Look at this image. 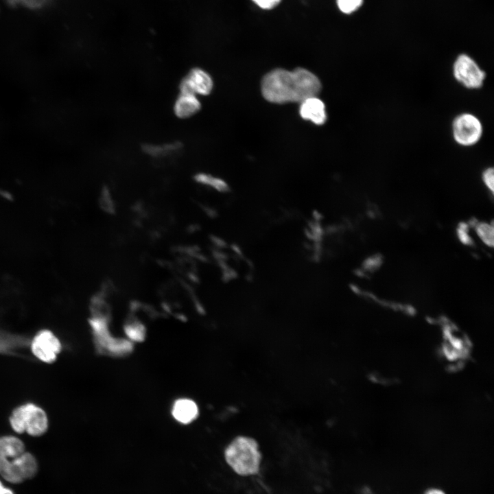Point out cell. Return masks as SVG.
Returning <instances> with one entry per match:
<instances>
[{
  "instance_id": "obj_16",
  "label": "cell",
  "mask_w": 494,
  "mask_h": 494,
  "mask_svg": "<svg viewBox=\"0 0 494 494\" xmlns=\"http://www.w3.org/2000/svg\"><path fill=\"white\" fill-rule=\"evenodd\" d=\"M479 237L487 244H492L493 241V229L490 225L481 224L477 226Z\"/></svg>"
},
{
  "instance_id": "obj_2",
  "label": "cell",
  "mask_w": 494,
  "mask_h": 494,
  "mask_svg": "<svg viewBox=\"0 0 494 494\" xmlns=\"http://www.w3.org/2000/svg\"><path fill=\"white\" fill-rule=\"evenodd\" d=\"M226 463L241 476H251L259 473L261 454L257 441L250 437L240 436L234 438L224 451Z\"/></svg>"
},
{
  "instance_id": "obj_4",
  "label": "cell",
  "mask_w": 494,
  "mask_h": 494,
  "mask_svg": "<svg viewBox=\"0 0 494 494\" xmlns=\"http://www.w3.org/2000/svg\"><path fill=\"white\" fill-rule=\"evenodd\" d=\"M451 129L454 141L464 147L476 144L483 134L482 122L475 115L469 113L457 115L452 121Z\"/></svg>"
},
{
  "instance_id": "obj_10",
  "label": "cell",
  "mask_w": 494,
  "mask_h": 494,
  "mask_svg": "<svg viewBox=\"0 0 494 494\" xmlns=\"http://www.w3.org/2000/svg\"><path fill=\"white\" fill-rule=\"evenodd\" d=\"M201 107V102L198 95L180 92L174 102L173 110L177 117L187 119L197 114Z\"/></svg>"
},
{
  "instance_id": "obj_14",
  "label": "cell",
  "mask_w": 494,
  "mask_h": 494,
  "mask_svg": "<svg viewBox=\"0 0 494 494\" xmlns=\"http://www.w3.org/2000/svg\"><path fill=\"white\" fill-rule=\"evenodd\" d=\"M195 179L200 183L211 186L218 190H223L226 187V183L223 180L207 174H198L195 176Z\"/></svg>"
},
{
  "instance_id": "obj_20",
  "label": "cell",
  "mask_w": 494,
  "mask_h": 494,
  "mask_svg": "<svg viewBox=\"0 0 494 494\" xmlns=\"http://www.w3.org/2000/svg\"><path fill=\"white\" fill-rule=\"evenodd\" d=\"M0 494H14V492L9 488L4 487L0 492Z\"/></svg>"
},
{
  "instance_id": "obj_18",
  "label": "cell",
  "mask_w": 494,
  "mask_h": 494,
  "mask_svg": "<svg viewBox=\"0 0 494 494\" xmlns=\"http://www.w3.org/2000/svg\"><path fill=\"white\" fill-rule=\"evenodd\" d=\"M493 168L489 167L485 169L482 174L483 181L485 185L491 191H493L494 186V174Z\"/></svg>"
},
{
  "instance_id": "obj_1",
  "label": "cell",
  "mask_w": 494,
  "mask_h": 494,
  "mask_svg": "<svg viewBox=\"0 0 494 494\" xmlns=\"http://www.w3.org/2000/svg\"><path fill=\"white\" fill-rule=\"evenodd\" d=\"M321 89L319 78L301 67L292 71L274 69L266 73L261 82L263 97L274 104L301 103L309 97L318 96Z\"/></svg>"
},
{
  "instance_id": "obj_12",
  "label": "cell",
  "mask_w": 494,
  "mask_h": 494,
  "mask_svg": "<svg viewBox=\"0 0 494 494\" xmlns=\"http://www.w3.org/2000/svg\"><path fill=\"white\" fill-rule=\"evenodd\" d=\"M183 148L180 141H172L164 143H144L141 148L147 155L154 158H163L178 153Z\"/></svg>"
},
{
  "instance_id": "obj_21",
  "label": "cell",
  "mask_w": 494,
  "mask_h": 494,
  "mask_svg": "<svg viewBox=\"0 0 494 494\" xmlns=\"http://www.w3.org/2000/svg\"><path fill=\"white\" fill-rule=\"evenodd\" d=\"M3 488H4L3 485L1 483V482L0 481V492L3 490Z\"/></svg>"
},
{
  "instance_id": "obj_6",
  "label": "cell",
  "mask_w": 494,
  "mask_h": 494,
  "mask_svg": "<svg viewBox=\"0 0 494 494\" xmlns=\"http://www.w3.org/2000/svg\"><path fill=\"white\" fill-rule=\"evenodd\" d=\"M38 471L35 457L25 451L16 458L9 460L0 469V475L12 483H20L33 478Z\"/></svg>"
},
{
  "instance_id": "obj_9",
  "label": "cell",
  "mask_w": 494,
  "mask_h": 494,
  "mask_svg": "<svg viewBox=\"0 0 494 494\" xmlns=\"http://www.w3.org/2000/svg\"><path fill=\"white\" fill-rule=\"evenodd\" d=\"M299 115L316 125L324 124L327 119L325 103L317 96L309 97L300 103Z\"/></svg>"
},
{
  "instance_id": "obj_17",
  "label": "cell",
  "mask_w": 494,
  "mask_h": 494,
  "mask_svg": "<svg viewBox=\"0 0 494 494\" xmlns=\"http://www.w3.org/2000/svg\"><path fill=\"white\" fill-rule=\"evenodd\" d=\"M11 5H21L29 8H40L46 5L50 0H6Z\"/></svg>"
},
{
  "instance_id": "obj_19",
  "label": "cell",
  "mask_w": 494,
  "mask_h": 494,
  "mask_svg": "<svg viewBox=\"0 0 494 494\" xmlns=\"http://www.w3.org/2000/svg\"><path fill=\"white\" fill-rule=\"evenodd\" d=\"M257 5L264 10H270L277 5L281 0H252Z\"/></svg>"
},
{
  "instance_id": "obj_11",
  "label": "cell",
  "mask_w": 494,
  "mask_h": 494,
  "mask_svg": "<svg viewBox=\"0 0 494 494\" xmlns=\"http://www.w3.org/2000/svg\"><path fill=\"white\" fill-rule=\"evenodd\" d=\"M25 451V445L20 438L12 435L0 436V461L12 460Z\"/></svg>"
},
{
  "instance_id": "obj_5",
  "label": "cell",
  "mask_w": 494,
  "mask_h": 494,
  "mask_svg": "<svg viewBox=\"0 0 494 494\" xmlns=\"http://www.w3.org/2000/svg\"><path fill=\"white\" fill-rule=\"evenodd\" d=\"M452 69L456 80L465 88L478 89L483 86L486 73L469 55L458 56Z\"/></svg>"
},
{
  "instance_id": "obj_7",
  "label": "cell",
  "mask_w": 494,
  "mask_h": 494,
  "mask_svg": "<svg viewBox=\"0 0 494 494\" xmlns=\"http://www.w3.org/2000/svg\"><path fill=\"white\" fill-rule=\"evenodd\" d=\"M62 349L59 338L51 331L42 329L32 338L30 349L34 357L42 362H54Z\"/></svg>"
},
{
  "instance_id": "obj_8",
  "label": "cell",
  "mask_w": 494,
  "mask_h": 494,
  "mask_svg": "<svg viewBox=\"0 0 494 494\" xmlns=\"http://www.w3.org/2000/svg\"><path fill=\"white\" fill-rule=\"evenodd\" d=\"M213 86V80L207 71L200 67H194L181 79L179 89L181 93L205 96L211 93Z\"/></svg>"
},
{
  "instance_id": "obj_15",
  "label": "cell",
  "mask_w": 494,
  "mask_h": 494,
  "mask_svg": "<svg viewBox=\"0 0 494 494\" xmlns=\"http://www.w3.org/2000/svg\"><path fill=\"white\" fill-rule=\"evenodd\" d=\"M363 0H336L339 10L344 14H351L362 4Z\"/></svg>"
},
{
  "instance_id": "obj_3",
  "label": "cell",
  "mask_w": 494,
  "mask_h": 494,
  "mask_svg": "<svg viewBox=\"0 0 494 494\" xmlns=\"http://www.w3.org/2000/svg\"><path fill=\"white\" fill-rule=\"evenodd\" d=\"M9 423L16 433L26 432L32 436L43 435L49 427L46 412L40 406L32 402L16 407L11 412Z\"/></svg>"
},
{
  "instance_id": "obj_13",
  "label": "cell",
  "mask_w": 494,
  "mask_h": 494,
  "mask_svg": "<svg viewBox=\"0 0 494 494\" xmlns=\"http://www.w3.org/2000/svg\"><path fill=\"white\" fill-rule=\"evenodd\" d=\"M198 414V410L196 403L187 399L176 401L172 409L174 417L183 423L191 422L197 417Z\"/></svg>"
}]
</instances>
